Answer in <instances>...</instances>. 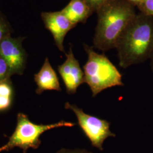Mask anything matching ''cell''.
<instances>
[{
    "label": "cell",
    "mask_w": 153,
    "mask_h": 153,
    "mask_svg": "<svg viewBox=\"0 0 153 153\" xmlns=\"http://www.w3.org/2000/svg\"><path fill=\"white\" fill-rule=\"evenodd\" d=\"M120 66L126 69L146 59L153 52V18L137 14L121 36L116 46Z\"/></svg>",
    "instance_id": "cell-2"
},
{
    "label": "cell",
    "mask_w": 153,
    "mask_h": 153,
    "mask_svg": "<svg viewBox=\"0 0 153 153\" xmlns=\"http://www.w3.org/2000/svg\"><path fill=\"white\" fill-rule=\"evenodd\" d=\"M83 47L88 55V60L83 66L84 81L93 97L107 88L124 85L120 72L106 56L99 54L87 44Z\"/></svg>",
    "instance_id": "cell-3"
},
{
    "label": "cell",
    "mask_w": 153,
    "mask_h": 153,
    "mask_svg": "<svg viewBox=\"0 0 153 153\" xmlns=\"http://www.w3.org/2000/svg\"><path fill=\"white\" fill-rule=\"evenodd\" d=\"M12 76L9 66L2 57H0V82L11 78Z\"/></svg>",
    "instance_id": "cell-13"
},
{
    "label": "cell",
    "mask_w": 153,
    "mask_h": 153,
    "mask_svg": "<svg viewBox=\"0 0 153 153\" xmlns=\"http://www.w3.org/2000/svg\"><path fill=\"white\" fill-rule=\"evenodd\" d=\"M14 90L11 78L0 82V113L11 108L13 103Z\"/></svg>",
    "instance_id": "cell-11"
},
{
    "label": "cell",
    "mask_w": 153,
    "mask_h": 153,
    "mask_svg": "<svg viewBox=\"0 0 153 153\" xmlns=\"http://www.w3.org/2000/svg\"><path fill=\"white\" fill-rule=\"evenodd\" d=\"M26 37L13 38L11 35L4 39L0 43V57L9 66L11 74L22 75L27 60V53L23 47Z\"/></svg>",
    "instance_id": "cell-6"
},
{
    "label": "cell",
    "mask_w": 153,
    "mask_h": 153,
    "mask_svg": "<svg viewBox=\"0 0 153 153\" xmlns=\"http://www.w3.org/2000/svg\"><path fill=\"white\" fill-rule=\"evenodd\" d=\"M138 8L141 13L153 17V0H143Z\"/></svg>",
    "instance_id": "cell-14"
},
{
    "label": "cell",
    "mask_w": 153,
    "mask_h": 153,
    "mask_svg": "<svg viewBox=\"0 0 153 153\" xmlns=\"http://www.w3.org/2000/svg\"><path fill=\"white\" fill-rule=\"evenodd\" d=\"M56 153H94L88 150L85 149H79L76 148L74 149H66V148H62L60 150L57 152Z\"/></svg>",
    "instance_id": "cell-16"
},
{
    "label": "cell",
    "mask_w": 153,
    "mask_h": 153,
    "mask_svg": "<svg viewBox=\"0 0 153 153\" xmlns=\"http://www.w3.org/2000/svg\"><path fill=\"white\" fill-rule=\"evenodd\" d=\"M126 1L130 2L133 5L138 7L141 4V3L142 2L143 0H126Z\"/></svg>",
    "instance_id": "cell-17"
},
{
    "label": "cell",
    "mask_w": 153,
    "mask_h": 153,
    "mask_svg": "<svg viewBox=\"0 0 153 153\" xmlns=\"http://www.w3.org/2000/svg\"><path fill=\"white\" fill-rule=\"evenodd\" d=\"M93 12H97L103 6L112 0H86Z\"/></svg>",
    "instance_id": "cell-15"
},
{
    "label": "cell",
    "mask_w": 153,
    "mask_h": 153,
    "mask_svg": "<svg viewBox=\"0 0 153 153\" xmlns=\"http://www.w3.org/2000/svg\"><path fill=\"white\" fill-rule=\"evenodd\" d=\"M152 60H153V53H152Z\"/></svg>",
    "instance_id": "cell-18"
},
{
    "label": "cell",
    "mask_w": 153,
    "mask_h": 153,
    "mask_svg": "<svg viewBox=\"0 0 153 153\" xmlns=\"http://www.w3.org/2000/svg\"><path fill=\"white\" fill-rule=\"evenodd\" d=\"M96 13L98 18L93 42L95 48L103 52L116 48L121 36L137 15L134 6L126 0H112Z\"/></svg>",
    "instance_id": "cell-1"
},
{
    "label": "cell",
    "mask_w": 153,
    "mask_h": 153,
    "mask_svg": "<svg viewBox=\"0 0 153 153\" xmlns=\"http://www.w3.org/2000/svg\"><path fill=\"white\" fill-rule=\"evenodd\" d=\"M41 18L45 27L52 33L55 44L62 52H65L64 42L66 34L76 25L72 22L61 11L42 12Z\"/></svg>",
    "instance_id": "cell-7"
},
{
    "label": "cell",
    "mask_w": 153,
    "mask_h": 153,
    "mask_svg": "<svg viewBox=\"0 0 153 153\" xmlns=\"http://www.w3.org/2000/svg\"><path fill=\"white\" fill-rule=\"evenodd\" d=\"M65 55L66 60L58 66L57 69L65 85L66 93L71 95L76 93L78 88L85 83L84 73L74 56L71 45Z\"/></svg>",
    "instance_id": "cell-8"
},
{
    "label": "cell",
    "mask_w": 153,
    "mask_h": 153,
    "mask_svg": "<svg viewBox=\"0 0 153 153\" xmlns=\"http://www.w3.org/2000/svg\"><path fill=\"white\" fill-rule=\"evenodd\" d=\"M34 81L37 85L36 93L38 95L48 90L62 91L57 73L48 57L45 58L43 65L38 73L34 75Z\"/></svg>",
    "instance_id": "cell-9"
},
{
    "label": "cell",
    "mask_w": 153,
    "mask_h": 153,
    "mask_svg": "<svg viewBox=\"0 0 153 153\" xmlns=\"http://www.w3.org/2000/svg\"><path fill=\"white\" fill-rule=\"evenodd\" d=\"M65 108L74 112L80 128L93 147L99 150H103V143L107 138L116 137L115 133L110 130L111 123L108 121L88 115L76 104L69 102L65 103Z\"/></svg>",
    "instance_id": "cell-5"
},
{
    "label": "cell",
    "mask_w": 153,
    "mask_h": 153,
    "mask_svg": "<svg viewBox=\"0 0 153 153\" xmlns=\"http://www.w3.org/2000/svg\"><path fill=\"white\" fill-rule=\"evenodd\" d=\"M61 11L75 25L85 23L94 13L86 0H71Z\"/></svg>",
    "instance_id": "cell-10"
},
{
    "label": "cell",
    "mask_w": 153,
    "mask_h": 153,
    "mask_svg": "<svg viewBox=\"0 0 153 153\" xmlns=\"http://www.w3.org/2000/svg\"><path fill=\"white\" fill-rule=\"evenodd\" d=\"M13 29L5 16L0 11V43L6 38L11 35Z\"/></svg>",
    "instance_id": "cell-12"
},
{
    "label": "cell",
    "mask_w": 153,
    "mask_h": 153,
    "mask_svg": "<svg viewBox=\"0 0 153 153\" xmlns=\"http://www.w3.org/2000/svg\"><path fill=\"white\" fill-rule=\"evenodd\" d=\"M16 129L5 145L0 147V153L10 151L13 149L18 148L24 153L28 149H37L41 145L40 137L44 132L62 127L71 128L76 123L61 120L51 124H36L30 120L27 115L19 112L17 114Z\"/></svg>",
    "instance_id": "cell-4"
}]
</instances>
